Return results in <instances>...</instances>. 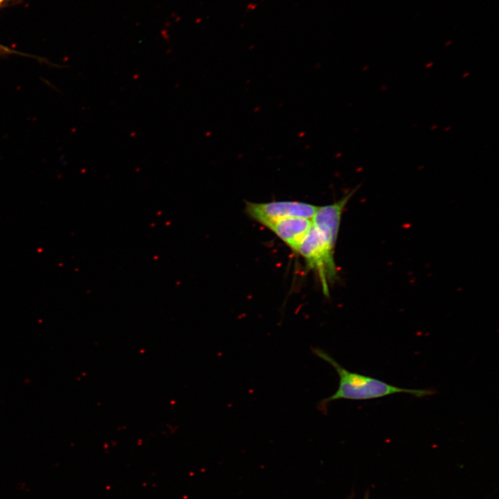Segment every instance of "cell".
I'll return each instance as SVG.
<instances>
[{
	"label": "cell",
	"instance_id": "6da1fadb",
	"mask_svg": "<svg viewBox=\"0 0 499 499\" xmlns=\"http://www.w3.org/2000/svg\"><path fill=\"white\" fill-rule=\"evenodd\" d=\"M314 355L328 362L334 368L339 376V385L336 392L322 400L319 410L326 412L331 402L347 399L363 401L378 399L399 393H406L417 398L432 395V389H408L392 385L374 377L352 372L343 367L329 353L320 348H312Z\"/></svg>",
	"mask_w": 499,
	"mask_h": 499
},
{
	"label": "cell",
	"instance_id": "7a4b0ae2",
	"mask_svg": "<svg viewBox=\"0 0 499 499\" xmlns=\"http://www.w3.org/2000/svg\"><path fill=\"white\" fill-rule=\"evenodd\" d=\"M334 248L313 224L297 251L304 258L307 265L317 273L326 296L329 293V285L338 279Z\"/></svg>",
	"mask_w": 499,
	"mask_h": 499
},
{
	"label": "cell",
	"instance_id": "3957f363",
	"mask_svg": "<svg viewBox=\"0 0 499 499\" xmlns=\"http://www.w3.org/2000/svg\"><path fill=\"white\" fill-rule=\"evenodd\" d=\"M318 207L295 201H274L267 203L246 202L245 212L252 218L266 226L289 218H312Z\"/></svg>",
	"mask_w": 499,
	"mask_h": 499
},
{
	"label": "cell",
	"instance_id": "277c9868",
	"mask_svg": "<svg viewBox=\"0 0 499 499\" xmlns=\"http://www.w3.org/2000/svg\"><path fill=\"white\" fill-rule=\"evenodd\" d=\"M312 225V218H289L270 223L265 227L297 252Z\"/></svg>",
	"mask_w": 499,
	"mask_h": 499
},
{
	"label": "cell",
	"instance_id": "5b68a950",
	"mask_svg": "<svg viewBox=\"0 0 499 499\" xmlns=\"http://www.w3.org/2000/svg\"><path fill=\"white\" fill-rule=\"evenodd\" d=\"M2 51H3V52H5V53H11V52H13V51H10V49H6V47L0 45V52H2ZM13 53H15V52H13Z\"/></svg>",
	"mask_w": 499,
	"mask_h": 499
},
{
	"label": "cell",
	"instance_id": "8992f818",
	"mask_svg": "<svg viewBox=\"0 0 499 499\" xmlns=\"http://www.w3.org/2000/svg\"><path fill=\"white\" fill-rule=\"evenodd\" d=\"M4 1V0H0V3H1L2 1Z\"/></svg>",
	"mask_w": 499,
	"mask_h": 499
}]
</instances>
